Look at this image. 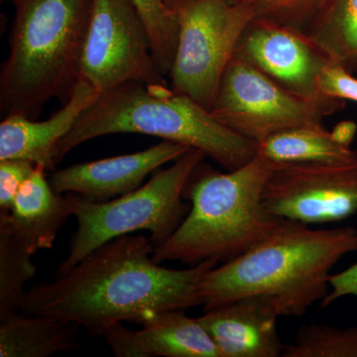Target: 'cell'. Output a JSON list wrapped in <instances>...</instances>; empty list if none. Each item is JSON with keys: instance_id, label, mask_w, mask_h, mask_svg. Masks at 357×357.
<instances>
[{"instance_id": "6da1fadb", "label": "cell", "mask_w": 357, "mask_h": 357, "mask_svg": "<svg viewBox=\"0 0 357 357\" xmlns=\"http://www.w3.org/2000/svg\"><path fill=\"white\" fill-rule=\"evenodd\" d=\"M153 250L141 234L107 241L55 280L33 286L20 311L68 319L98 337L114 324L141 326L157 312L202 306L201 282L220 262L171 269L154 261Z\"/></svg>"}, {"instance_id": "7a4b0ae2", "label": "cell", "mask_w": 357, "mask_h": 357, "mask_svg": "<svg viewBox=\"0 0 357 357\" xmlns=\"http://www.w3.org/2000/svg\"><path fill=\"white\" fill-rule=\"evenodd\" d=\"M356 251V227L312 229L286 220L262 243L204 275L202 306L206 311L261 295L273 301L279 316H304L328 296L335 265Z\"/></svg>"}, {"instance_id": "3957f363", "label": "cell", "mask_w": 357, "mask_h": 357, "mask_svg": "<svg viewBox=\"0 0 357 357\" xmlns=\"http://www.w3.org/2000/svg\"><path fill=\"white\" fill-rule=\"evenodd\" d=\"M277 167L257 153L227 173L202 162L185 185L192 208L172 236L154 248V261L225 263L273 234L286 220L268 211L263 192Z\"/></svg>"}, {"instance_id": "277c9868", "label": "cell", "mask_w": 357, "mask_h": 357, "mask_svg": "<svg viewBox=\"0 0 357 357\" xmlns=\"http://www.w3.org/2000/svg\"><path fill=\"white\" fill-rule=\"evenodd\" d=\"M10 2L15 15L0 72V110L37 119L51 100L65 105L79 84L93 0Z\"/></svg>"}, {"instance_id": "5b68a950", "label": "cell", "mask_w": 357, "mask_h": 357, "mask_svg": "<svg viewBox=\"0 0 357 357\" xmlns=\"http://www.w3.org/2000/svg\"><path fill=\"white\" fill-rule=\"evenodd\" d=\"M117 133L154 136L199 149L229 171L257 153V143L218 121L211 110L169 84L128 83L100 93L55 150L56 164L86 141Z\"/></svg>"}, {"instance_id": "8992f818", "label": "cell", "mask_w": 357, "mask_h": 357, "mask_svg": "<svg viewBox=\"0 0 357 357\" xmlns=\"http://www.w3.org/2000/svg\"><path fill=\"white\" fill-rule=\"evenodd\" d=\"M206 157L201 150L191 148L172 166L156 171L147 184L112 201L70 194L77 229L56 276L69 271L103 243L139 230L149 232L154 248L165 243L190 211L184 201L185 185Z\"/></svg>"}, {"instance_id": "52a82bcc", "label": "cell", "mask_w": 357, "mask_h": 357, "mask_svg": "<svg viewBox=\"0 0 357 357\" xmlns=\"http://www.w3.org/2000/svg\"><path fill=\"white\" fill-rule=\"evenodd\" d=\"M178 25L171 89L211 110L237 44L255 15L229 0H165Z\"/></svg>"}, {"instance_id": "ba28073f", "label": "cell", "mask_w": 357, "mask_h": 357, "mask_svg": "<svg viewBox=\"0 0 357 357\" xmlns=\"http://www.w3.org/2000/svg\"><path fill=\"white\" fill-rule=\"evenodd\" d=\"M79 79L100 93L128 83L168 84L155 62L149 32L132 0H93Z\"/></svg>"}, {"instance_id": "9c48e42d", "label": "cell", "mask_w": 357, "mask_h": 357, "mask_svg": "<svg viewBox=\"0 0 357 357\" xmlns=\"http://www.w3.org/2000/svg\"><path fill=\"white\" fill-rule=\"evenodd\" d=\"M211 112L223 126L257 144L288 129L324 126V119L332 115L236 56L223 74Z\"/></svg>"}, {"instance_id": "30bf717a", "label": "cell", "mask_w": 357, "mask_h": 357, "mask_svg": "<svg viewBox=\"0 0 357 357\" xmlns=\"http://www.w3.org/2000/svg\"><path fill=\"white\" fill-rule=\"evenodd\" d=\"M263 201L284 220L305 225L344 220L357 213V161L279 165Z\"/></svg>"}, {"instance_id": "8fae6325", "label": "cell", "mask_w": 357, "mask_h": 357, "mask_svg": "<svg viewBox=\"0 0 357 357\" xmlns=\"http://www.w3.org/2000/svg\"><path fill=\"white\" fill-rule=\"evenodd\" d=\"M234 56L294 95L323 105L332 115L344 109L345 100L319 93V74L333 62L305 33L253 18L237 44Z\"/></svg>"}, {"instance_id": "7c38bea8", "label": "cell", "mask_w": 357, "mask_h": 357, "mask_svg": "<svg viewBox=\"0 0 357 357\" xmlns=\"http://www.w3.org/2000/svg\"><path fill=\"white\" fill-rule=\"evenodd\" d=\"M191 148L163 140L159 144L135 152L75 164L52 173L50 184L60 194H76L93 201L119 198L141 187L150 174L176 161Z\"/></svg>"}, {"instance_id": "4fadbf2b", "label": "cell", "mask_w": 357, "mask_h": 357, "mask_svg": "<svg viewBox=\"0 0 357 357\" xmlns=\"http://www.w3.org/2000/svg\"><path fill=\"white\" fill-rule=\"evenodd\" d=\"M279 312L266 296H248L204 311L199 321L210 333L220 357H278Z\"/></svg>"}, {"instance_id": "5bb4252c", "label": "cell", "mask_w": 357, "mask_h": 357, "mask_svg": "<svg viewBox=\"0 0 357 357\" xmlns=\"http://www.w3.org/2000/svg\"><path fill=\"white\" fill-rule=\"evenodd\" d=\"M141 326L133 331L114 324L102 337L116 357H220L199 319L190 318L184 310L155 312Z\"/></svg>"}, {"instance_id": "9a60e30c", "label": "cell", "mask_w": 357, "mask_h": 357, "mask_svg": "<svg viewBox=\"0 0 357 357\" xmlns=\"http://www.w3.org/2000/svg\"><path fill=\"white\" fill-rule=\"evenodd\" d=\"M100 95L93 84L79 79L70 100L46 121L6 115L0 123V160H26L54 172L56 147Z\"/></svg>"}, {"instance_id": "2e32d148", "label": "cell", "mask_w": 357, "mask_h": 357, "mask_svg": "<svg viewBox=\"0 0 357 357\" xmlns=\"http://www.w3.org/2000/svg\"><path fill=\"white\" fill-rule=\"evenodd\" d=\"M46 172L43 166H35L8 213L16 236L32 255L53 248L59 231L73 217L69 196L52 188Z\"/></svg>"}, {"instance_id": "e0dca14e", "label": "cell", "mask_w": 357, "mask_h": 357, "mask_svg": "<svg viewBox=\"0 0 357 357\" xmlns=\"http://www.w3.org/2000/svg\"><path fill=\"white\" fill-rule=\"evenodd\" d=\"M79 328L65 319L16 312L0 319V356L47 357L76 351Z\"/></svg>"}, {"instance_id": "ac0fdd59", "label": "cell", "mask_w": 357, "mask_h": 357, "mask_svg": "<svg viewBox=\"0 0 357 357\" xmlns=\"http://www.w3.org/2000/svg\"><path fill=\"white\" fill-rule=\"evenodd\" d=\"M257 154L277 165L357 161V151L324 126H301L274 134L257 144Z\"/></svg>"}, {"instance_id": "d6986e66", "label": "cell", "mask_w": 357, "mask_h": 357, "mask_svg": "<svg viewBox=\"0 0 357 357\" xmlns=\"http://www.w3.org/2000/svg\"><path fill=\"white\" fill-rule=\"evenodd\" d=\"M335 64L357 70V0H326L307 33Z\"/></svg>"}, {"instance_id": "ffe728a7", "label": "cell", "mask_w": 357, "mask_h": 357, "mask_svg": "<svg viewBox=\"0 0 357 357\" xmlns=\"http://www.w3.org/2000/svg\"><path fill=\"white\" fill-rule=\"evenodd\" d=\"M32 256L16 236L8 213L0 211V319L20 311L25 285L36 276Z\"/></svg>"}, {"instance_id": "44dd1931", "label": "cell", "mask_w": 357, "mask_h": 357, "mask_svg": "<svg viewBox=\"0 0 357 357\" xmlns=\"http://www.w3.org/2000/svg\"><path fill=\"white\" fill-rule=\"evenodd\" d=\"M283 357H357V326L338 328L325 324L301 326Z\"/></svg>"}, {"instance_id": "7402d4cb", "label": "cell", "mask_w": 357, "mask_h": 357, "mask_svg": "<svg viewBox=\"0 0 357 357\" xmlns=\"http://www.w3.org/2000/svg\"><path fill=\"white\" fill-rule=\"evenodd\" d=\"M144 21L157 67L163 76L172 68L178 40V25L175 14L165 0H132Z\"/></svg>"}, {"instance_id": "603a6c76", "label": "cell", "mask_w": 357, "mask_h": 357, "mask_svg": "<svg viewBox=\"0 0 357 357\" xmlns=\"http://www.w3.org/2000/svg\"><path fill=\"white\" fill-rule=\"evenodd\" d=\"M248 7L255 20L293 28L307 35L326 0H229Z\"/></svg>"}, {"instance_id": "cb8c5ba5", "label": "cell", "mask_w": 357, "mask_h": 357, "mask_svg": "<svg viewBox=\"0 0 357 357\" xmlns=\"http://www.w3.org/2000/svg\"><path fill=\"white\" fill-rule=\"evenodd\" d=\"M35 166L26 160H0V211H10L16 195L31 175Z\"/></svg>"}, {"instance_id": "d4e9b609", "label": "cell", "mask_w": 357, "mask_h": 357, "mask_svg": "<svg viewBox=\"0 0 357 357\" xmlns=\"http://www.w3.org/2000/svg\"><path fill=\"white\" fill-rule=\"evenodd\" d=\"M319 93L328 98L357 102V79L342 66L331 63L319 74Z\"/></svg>"}, {"instance_id": "484cf974", "label": "cell", "mask_w": 357, "mask_h": 357, "mask_svg": "<svg viewBox=\"0 0 357 357\" xmlns=\"http://www.w3.org/2000/svg\"><path fill=\"white\" fill-rule=\"evenodd\" d=\"M330 288L328 296L321 302V307L331 306L335 301L349 296L357 298V263L340 273L332 274Z\"/></svg>"}]
</instances>
